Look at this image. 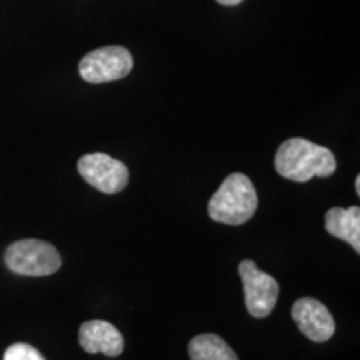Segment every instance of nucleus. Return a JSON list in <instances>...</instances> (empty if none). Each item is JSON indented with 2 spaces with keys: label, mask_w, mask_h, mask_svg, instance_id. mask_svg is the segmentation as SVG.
<instances>
[{
  "label": "nucleus",
  "mask_w": 360,
  "mask_h": 360,
  "mask_svg": "<svg viewBox=\"0 0 360 360\" xmlns=\"http://www.w3.org/2000/svg\"><path fill=\"white\" fill-rule=\"evenodd\" d=\"M79 342L87 354H105L117 357L124 350V337L112 323L105 321H89L80 326Z\"/></svg>",
  "instance_id": "6e6552de"
},
{
  "label": "nucleus",
  "mask_w": 360,
  "mask_h": 360,
  "mask_svg": "<svg viewBox=\"0 0 360 360\" xmlns=\"http://www.w3.org/2000/svg\"><path fill=\"white\" fill-rule=\"evenodd\" d=\"M188 355L192 360H238L231 345L214 334L193 337L188 344Z\"/></svg>",
  "instance_id": "9d476101"
},
{
  "label": "nucleus",
  "mask_w": 360,
  "mask_h": 360,
  "mask_svg": "<svg viewBox=\"0 0 360 360\" xmlns=\"http://www.w3.org/2000/svg\"><path fill=\"white\" fill-rule=\"evenodd\" d=\"M337 169L334 154L327 147L307 141L289 139L278 147L276 170L282 177L294 182H307L314 177H330Z\"/></svg>",
  "instance_id": "f257e3e1"
},
{
  "label": "nucleus",
  "mask_w": 360,
  "mask_h": 360,
  "mask_svg": "<svg viewBox=\"0 0 360 360\" xmlns=\"http://www.w3.org/2000/svg\"><path fill=\"white\" fill-rule=\"evenodd\" d=\"M257 192L247 175L236 172L224 180L209 202V215L215 222L242 225L257 210Z\"/></svg>",
  "instance_id": "f03ea898"
},
{
  "label": "nucleus",
  "mask_w": 360,
  "mask_h": 360,
  "mask_svg": "<svg viewBox=\"0 0 360 360\" xmlns=\"http://www.w3.org/2000/svg\"><path fill=\"white\" fill-rule=\"evenodd\" d=\"M4 360H45L44 355L29 344H13L6 350Z\"/></svg>",
  "instance_id": "9b49d317"
},
{
  "label": "nucleus",
  "mask_w": 360,
  "mask_h": 360,
  "mask_svg": "<svg viewBox=\"0 0 360 360\" xmlns=\"http://www.w3.org/2000/svg\"><path fill=\"white\" fill-rule=\"evenodd\" d=\"M292 317L299 330L314 342H326L334 335L335 322L328 309L312 297L299 299L292 307Z\"/></svg>",
  "instance_id": "0eeeda50"
},
{
  "label": "nucleus",
  "mask_w": 360,
  "mask_h": 360,
  "mask_svg": "<svg viewBox=\"0 0 360 360\" xmlns=\"http://www.w3.org/2000/svg\"><path fill=\"white\" fill-rule=\"evenodd\" d=\"M219 4H222V6H237V4H240L242 0H217Z\"/></svg>",
  "instance_id": "f8f14e48"
},
{
  "label": "nucleus",
  "mask_w": 360,
  "mask_h": 360,
  "mask_svg": "<svg viewBox=\"0 0 360 360\" xmlns=\"http://www.w3.org/2000/svg\"><path fill=\"white\" fill-rule=\"evenodd\" d=\"M134 67L132 56L120 45H107L89 52L80 60V77L89 84L114 82L127 77Z\"/></svg>",
  "instance_id": "20e7f679"
},
{
  "label": "nucleus",
  "mask_w": 360,
  "mask_h": 360,
  "mask_svg": "<svg viewBox=\"0 0 360 360\" xmlns=\"http://www.w3.org/2000/svg\"><path fill=\"white\" fill-rule=\"evenodd\" d=\"M326 231L337 238H342L360 252V209L357 205L349 209L334 207L326 214Z\"/></svg>",
  "instance_id": "1a4fd4ad"
},
{
  "label": "nucleus",
  "mask_w": 360,
  "mask_h": 360,
  "mask_svg": "<svg viewBox=\"0 0 360 360\" xmlns=\"http://www.w3.org/2000/svg\"><path fill=\"white\" fill-rule=\"evenodd\" d=\"M6 264L20 276L44 277L56 274L62 265L60 254L49 242L27 238L13 242L6 250Z\"/></svg>",
  "instance_id": "7ed1b4c3"
},
{
  "label": "nucleus",
  "mask_w": 360,
  "mask_h": 360,
  "mask_svg": "<svg viewBox=\"0 0 360 360\" xmlns=\"http://www.w3.org/2000/svg\"><path fill=\"white\" fill-rule=\"evenodd\" d=\"M355 191H357V195H360V175L355 179Z\"/></svg>",
  "instance_id": "ddd939ff"
},
{
  "label": "nucleus",
  "mask_w": 360,
  "mask_h": 360,
  "mask_svg": "<svg viewBox=\"0 0 360 360\" xmlns=\"http://www.w3.org/2000/svg\"><path fill=\"white\" fill-rule=\"evenodd\" d=\"M77 169L89 186L103 193H119L129 184V169L125 164L102 152L84 155Z\"/></svg>",
  "instance_id": "423d86ee"
},
{
  "label": "nucleus",
  "mask_w": 360,
  "mask_h": 360,
  "mask_svg": "<svg viewBox=\"0 0 360 360\" xmlns=\"http://www.w3.org/2000/svg\"><path fill=\"white\" fill-rule=\"evenodd\" d=\"M245 294V307L252 317L264 319L272 314L277 304L278 283L276 278L257 267L254 260H244L238 265Z\"/></svg>",
  "instance_id": "39448f33"
}]
</instances>
